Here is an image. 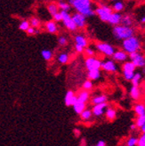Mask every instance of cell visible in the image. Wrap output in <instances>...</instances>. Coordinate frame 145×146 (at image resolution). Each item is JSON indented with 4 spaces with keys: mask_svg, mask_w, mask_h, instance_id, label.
<instances>
[{
    "mask_svg": "<svg viewBox=\"0 0 145 146\" xmlns=\"http://www.w3.org/2000/svg\"><path fill=\"white\" fill-rule=\"evenodd\" d=\"M113 35L115 38L119 40H123L125 38H130L134 35V31L130 26H125V25H115L113 29Z\"/></svg>",
    "mask_w": 145,
    "mask_h": 146,
    "instance_id": "1",
    "label": "cell"
},
{
    "mask_svg": "<svg viewBox=\"0 0 145 146\" xmlns=\"http://www.w3.org/2000/svg\"><path fill=\"white\" fill-rule=\"evenodd\" d=\"M122 47L126 53L131 52H138L141 49V42L140 40L134 36H130V38L123 39Z\"/></svg>",
    "mask_w": 145,
    "mask_h": 146,
    "instance_id": "2",
    "label": "cell"
},
{
    "mask_svg": "<svg viewBox=\"0 0 145 146\" xmlns=\"http://www.w3.org/2000/svg\"><path fill=\"white\" fill-rule=\"evenodd\" d=\"M69 1H70L69 4L73 6L77 13H82L83 15H85V17L93 16L95 14V11L91 8V5H85V4L80 2L79 0H69Z\"/></svg>",
    "mask_w": 145,
    "mask_h": 146,
    "instance_id": "3",
    "label": "cell"
},
{
    "mask_svg": "<svg viewBox=\"0 0 145 146\" xmlns=\"http://www.w3.org/2000/svg\"><path fill=\"white\" fill-rule=\"evenodd\" d=\"M112 12H113V10L110 6L101 5V6L96 8V10L95 11V13L96 15H98V17L100 18L101 21H104V23H108L109 17H110Z\"/></svg>",
    "mask_w": 145,
    "mask_h": 146,
    "instance_id": "4",
    "label": "cell"
},
{
    "mask_svg": "<svg viewBox=\"0 0 145 146\" xmlns=\"http://www.w3.org/2000/svg\"><path fill=\"white\" fill-rule=\"evenodd\" d=\"M60 13H61V15H62V21H63L64 26L66 27L69 31H75L77 30V26L73 23V21H72L71 16L70 15V13H68V11L61 10Z\"/></svg>",
    "mask_w": 145,
    "mask_h": 146,
    "instance_id": "5",
    "label": "cell"
},
{
    "mask_svg": "<svg viewBox=\"0 0 145 146\" xmlns=\"http://www.w3.org/2000/svg\"><path fill=\"white\" fill-rule=\"evenodd\" d=\"M96 48L99 52L103 53L106 56H112L115 52V49L110 44L103 43V42H98L96 43Z\"/></svg>",
    "mask_w": 145,
    "mask_h": 146,
    "instance_id": "6",
    "label": "cell"
},
{
    "mask_svg": "<svg viewBox=\"0 0 145 146\" xmlns=\"http://www.w3.org/2000/svg\"><path fill=\"white\" fill-rule=\"evenodd\" d=\"M73 23H75V25L77 26V28H80L83 29L85 26L86 23V17L85 15H83L82 13H75L71 17Z\"/></svg>",
    "mask_w": 145,
    "mask_h": 146,
    "instance_id": "7",
    "label": "cell"
},
{
    "mask_svg": "<svg viewBox=\"0 0 145 146\" xmlns=\"http://www.w3.org/2000/svg\"><path fill=\"white\" fill-rule=\"evenodd\" d=\"M101 62L100 60H98V59L93 58V57H88L85 62V67H86V69H87V70H100L101 69Z\"/></svg>",
    "mask_w": 145,
    "mask_h": 146,
    "instance_id": "8",
    "label": "cell"
},
{
    "mask_svg": "<svg viewBox=\"0 0 145 146\" xmlns=\"http://www.w3.org/2000/svg\"><path fill=\"white\" fill-rule=\"evenodd\" d=\"M101 68L103 70L109 71V72H115L117 70V66H116L115 62L111 60H108L106 62H101Z\"/></svg>",
    "mask_w": 145,
    "mask_h": 146,
    "instance_id": "9",
    "label": "cell"
},
{
    "mask_svg": "<svg viewBox=\"0 0 145 146\" xmlns=\"http://www.w3.org/2000/svg\"><path fill=\"white\" fill-rule=\"evenodd\" d=\"M121 14L119 13H117V12H112L111 14L109 17V20H108V23L110 24H112V25H118L120 23V20H121Z\"/></svg>",
    "mask_w": 145,
    "mask_h": 146,
    "instance_id": "10",
    "label": "cell"
},
{
    "mask_svg": "<svg viewBox=\"0 0 145 146\" xmlns=\"http://www.w3.org/2000/svg\"><path fill=\"white\" fill-rule=\"evenodd\" d=\"M131 62L134 64L135 67H144V65H145L144 56L142 54H140L139 52L134 58H133Z\"/></svg>",
    "mask_w": 145,
    "mask_h": 146,
    "instance_id": "11",
    "label": "cell"
},
{
    "mask_svg": "<svg viewBox=\"0 0 145 146\" xmlns=\"http://www.w3.org/2000/svg\"><path fill=\"white\" fill-rule=\"evenodd\" d=\"M112 57L115 61L124 62L128 58V54L125 51H117V52H114V54H112Z\"/></svg>",
    "mask_w": 145,
    "mask_h": 146,
    "instance_id": "12",
    "label": "cell"
},
{
    "mask_svg": "<svg viewBox=\"0 0 145 146\" xmlns=\"http://www.w3.org/2000/svg\"><path fill=\"white\" fill-rule=\"evenodd\" d=\"M141 91L139 89V86H132L131 89H130V96L131 97L135 100V101H138L141 97Z\"/></svg>",
    "mask_w": 145,
    "mask_h": 146,
    "instance_id": "13",
    "label": "cell"
},
{
    "mask_svg": "<svg viewBox=\"0 0 145 146\" xmlns=\"http://www.w3.org/2000/svg\"><path fill=\"white\" fill-rule=\"evenodd\" d=\"M46 31L49 32V33H52V34H54L57 32L58 29H57V25L55 23V21H49L46 23Z\"/></svg>",
    "mask_w": 145,
    "mask_h": 146,
    "instance_id": "14",
    "label": "cell"
},
{
    "mask_svg": "<svg viewBox=\"0 0 145 146\" xmlns=\"http://www.w3.org/2000/svg\"><path fill=\"white\" fill-rule=\"evenodd\" d=\"M72 106H73V109L77 114H80L85 109V103H81V102L77 101Z\"/></svg>",
    "mask_w": 145,
    "mask_h": 146,
    "instance_id": "15",
    "label": "cell"
},
{
    "mask_svg": "<svg viewBox=\"0 0 145 146\" xmlns=\"http://www.w3.org/2000/svg\"><path fill=\"white\" fill-rule=\"evenodd\" d=\"M101 77V72L100 70H88L87 78L90 80H96Z\"/></svg>",
    "mask_w": 145,
    "mask_h": 146,
    "instance_id": "16",
    "label": "cell"
},
{
    "mask_svg": "<svg viewBox=\"0 0 145 146\" xmlns=\"http://www.w3.org/2000/svg\"><path fill=\"white\" fill-rule=\"evenodd\" d=\"M89 99V93L84 90L82 92H80V94H78V96H77V101L78 102H81V103H86Z\"/></svg>",
    "mask_w": 145,
    "mask_h": 146,
    "instance_id": "17",
    "label": "cell"
},
{
    "mask_svg": "<svg viewBox=\"0 0 145 146\" xmlns=\"http://www.w3.org/2000/svg\"><path fill=\"white\" fill-rule=\"evenodd\" d=\"M106 114V118L107 119H109L110 121H112L116 119V117H117V111H116V110L112 109V108H109L107 109V111L105 112Z\"/></svg>",
    "mask_w": 145,
    "mask_h": 146,
    "instance_id": "18",
    "label": "cell"
},
{
    "mask_svg": "<svg viewBox=\"0 0 145 146\" xmlns=\"http://www.w3.org/2000/svg\"><path fill=\"white\" fill-rule=\"evenodd\" d=\"M75 42L77 45L81 46L82 47H86L87 46V40H86L82 35H77L75 38Z\"/></svg>",
    "mask_w": 145,
    "mask_h": 146,
    "instance_id": "19",
    "label": "cell"
},
{
    "mask_svg": "<svg viewBox=\"0 0 145 146\" xmlns=\"http://www.w3.org/2000/svg\"><path fill=\"white\" fill-rule=\"evenodd\" d=\"M75 96L74 93L72 92V91H68L67 94H66V96H65L64 97V103H65V105L70 107L71 106V101H72V98H73V96Z\"/></svg>",
    "mask_w": 145,
    "mask_h": 146,
    "instance_id": "20",
    "label": "cell"
},
{
    "mask_svg": "<svg viewBox=\"0 0 145 146\" xmlns=\"http://www.w3.org/2000/svg\"><path fill=\"white\" fill-rule=\"evenodd\" d=\"M141 80H142V74L141 73H134L132 79H131V81H132V84L134 86H139Z\"/></svg>",
    "mask_w": 145,
    "mask_h": 146,
    "instance_id": "21",
    "label": "cell"
},
{
    "mask_svg": "<svg viewBox=\"0 0 145 146\" xmlns=\"http://www.w3.org/2000/svg\"><path fill=\"white\" fill-rule=\"evenodd\" d=\"M79 115H80L81 119L83 120H88V119H91V117L93 116L92 111H90V110H88V109H85L84 111L80 114H79Z\"/></svg>",
    "mask_w": 145,
    "mask_h": 146,
    "instance_id": "22",
    "label": "cell"
},
{
    "mask_svg": "<svg viewBox=\"0 0 145 146\" xmlns=\"http://www.w3.org/2000/svg\"><path fill=\"white\" fill-rule=\"evenodd\" d=\"M134 111L137 115H143V114H145V107L143 104H138L134 105Z\"/></svg>",
    "mask_w": 145,
    "mask_h": 146,
    "instance_id": "23",
    "label": "cell"
},
{
    "mask_svg": "<svg viewBox=\"0 0 145 146\" xmlns=\"http://www.w3.org/2000/svg\"><path fill=\"white\" fill-rule=\"evenodd\" d=\"M107 96L103 94V96H95L92 99V103L93 104H101V103H105L107 102Z\"/></svg>",
    "mask_w": 145,
    "mask_h": 146,
    "instance_id": "24",
    "label": "cell"
},
{
    "mask_svg": "<svg viewBox=\"0 0 145 146\" xmlns=\"http://www.w3.org/2000/svg\"><path fill=\"white\" fill-rule=\"evenodd\" d=\"M135 68L136 67L132 62H126L123 65V71H134Z\"/></svg>",
    "mask_w": 145,
    "mask_h": 146,
    "instance_id": "25",
    "label": "cell"
},
{
    "mask_svg": "<svg viewBox=\"0 0 145 146\" xmlns=\"http://www.w3.org/2000/svg\"><path fill=\"white\" fill-rule=\"evenodd\" d=\"M47 9H48V12H49V13L51 14V15H54V14H55L56 13L59 12V7H58V5L56 4H54V3L50 4L47 6Z\"/></svg>",
    "mask_w": 145,
    "mask_h": 146,
    "instance_id": "26",
    "label": "cell"
},
{
    "mask_svg": "<svg viewBox=\"0 0 145 146\" xmlns=\"http://www.w3.org/2000/svg\"><path fill=\"white\" fill-rule=\"evenodd\" d=\"M120 23H122V25H125V26H131L132 25V19L129 15L121 16Z\"/></svg>",
    "mask_w": 145,
    "mask_h": 146,
    "instance_id": "27",
    "label": "cell"
},
{
    "mask_svg": "<svg viewBox=\"0 0 145 146\" xmlns=\"http://www.w3.org/2000/svg\"><path fill=\"white\" fill-rule=\"evenodd\" d=\"M41 54H42V57L44 58V60H46V61H50L53 57V53L51 52L50 50H46V49L42 50Z\"/></svg>",
    "mask_w": 145,
    "mask_h": 146,
    "instance_id": "28",
    "label": "cell"
},
{
    "mask_svg": "<svg viewBox=\"0 0 145 146\" xmlns=\"http://www.w3.org/2000/svg\"><path fill=\"white\" fill-rule=\"evenodd\" d=\"M123 9H124V4H123L122 2H119V1L116 2L112 6V10L114 12H117V13L121 12Z\"/></svg>",
    "mask_w": 145,
    "mask_h": 146,
    "instance_id": "29",
    "label": "cell"
},
{
    "mask_svg": "<svg viewBox=\"0 0 145 146\" xmlns=\"http://www.w3.org/2000/svg\"><path fill=\"white\" fill-rule=\"evenodd\" d=\"M143 124H145V114L143 115H138V118L136 119L135 125L137 127H141Z\"/></svg>",
    "mask_w": 145,
    "mask_h": 146,
    "instance_id": "30",
    "label": "cell"
},
{
    "mask_svg": "<svg viewBox=\"0 0 145 146\" xmlns=\"http://www.w3.org/2000/svg\"><path fill=\"white\" fill-rule=\"evenodd\" d=\"M57 5H58V7H59V9H61V10L69 11L70 9V5L68 3H65L63 1H59V3H58Z\"/></svg>",
    "mask_w": 145,
    "mask_h": 146,
    "instance_id": "31",
    "label": "cell"
},
{
    "mask_svg": "<svg viewBox=\"0 0 145 146\" xmlns=\"http://www.w3.org/2000/svg\"><path fill=\"white\" fill-rule=\"evenodd\" d=\"M58 61H59L62 64H65V63H67L68 61H69V55L67 54H61L59 55V57H58Z\"/></svg>",
    "mask_w": 145,
    "mask_h": 146,
    "instance_id": "32",
    "label": "cell"
},
{
    "mask_svg": "<svg viewBox=\"0 0 145 146\" xmlns=\"http://www.w3.org/2000/svg\"><path fill=\"white\" fill-rule=\"evenodd\" d=\"M30 25L34 27L35 29H38L39 26H40V21L38 19V18H36V17H33L30 19Z\"/></svg>",
    "mask_w": 145,
    "mask_h": 146,
    "instance_id": "33",
    "label": "cell"
},
{
    "mask_svg": "<svg viewBox=\"0 0 145 146\" xmlns=\"http://www.w3.org/2000/svg\"><path fill=\"white\" fill-rule=\"evenodd\" d=\"M30 21H21L20 26H19V29L21 31H27V29L30 27Z\"/></svg>",
    "mask_w": 145,
    "mask_h": 146,
    "instance_id": "34",
    "label": "cell"
},
{
    "mask_svg": "<svg viewBox=\"0 0 145 146\" xmlns=\"http://www.w3.org/2000/svg\"><path fill=\"white\" fill-rule=\"evenodd\" d=\"M83 88L84 90H86V91H88V90H91L93 88V83H92V80H85V81L84 82L83 84Z\"/></svg>",
    "mask_w": 145,
    "mask_h": 146,
    "instance_id": "35",
    "label": "cell"
},
{
    "mask_svg": "<svg viewBox=\"0 0 145 146\" xmlns=\"http://www.w3.org/2000/svg\"><path fill=\"white\" fill-rule=\"evenodd\" d=\"M134 74V71H123V75H124V78L126 80H131Z\"/></svg>",
    "mask_w": 145,
    "mask_h": 146,
    "instance_id": "36",
    "label": "cell"
},
{
    "mask_svg": "<svg viewBox=\"0 0 145 146\" xmlns=\"http://www.w3.org/2000/svg\"><path fill=\"white\" fill-rule=\"evenodd\" d=\"M137 138H135V137H131V138H129V139L127 140V142H126V145L127 146H134V145H136L137 144Z\"/></svg>",
    "mask_w": 145,
    "mask_h": 146,
    "instance_id": "37",
    "label": "cell"
},
{
    "mask_svg": "<svg viewBox=\"0 0 145 146\" xmlns=\"http://www.w3.org/2000/svg\"><path fill=\"white\" fill-rule=\"evenodd\" d=\"M138 146H145V135L142 133V135L140 136V138L137 140V144Z\"/></svg>",
    "mask_w": 145,
    "mask_h": 146,
    "instance_id": "38",
    "label": "cell"
},
{
    "mask_svg": "<svg viewBox=\"0 0 145 146\" xmlns=\"http://www.w3.org/2000/svg\"><path fill=\"white\" fill-rule=\"evenodd\" d=\"M85 54L87 55L88 57H93V56H95V51H93L92 48L90 47H85Z\"/></svg>",
    "mask_w": 145,
    "mask_h": 146,
    "instance_id": "39",
    "label": "cell"
},
{
    "mask_svg": "<svg viewBox=\"0 0 145 146\" xmlns=\"http://www.w3.org/2000/svg\"><path fill=\"white\" fill-rule=\"evenodd\" d=\"M67 38H64V36H60L59 39H58V43H59V45L62 46H65L67 45Z\"/></svg>",
    "mask_w": 145,
    "mask_h": 146,
    "instance_id": "40",
    "label": "cell"
},
{
    "mask_svg": "<svg viewBox=\"0 0 145 146\" xmlns=\"http://www.w3.org/2000/svg\"><path fill=\"white\" fill-rule=\"evenodd\" d=\"M53 17H54V20L55 23H59V21H62V15H61L60 12H58L55 14H54Z\"/></svg>",
    "mask_w": 145,
    "mask_h": 146,
    "instance_id": "41",
    "label": "cell"
},
{
    "mask_svg": "<svg viewBox=\"0 0 145 146\" xmlns=\"http://www.w3.org/2000/svg\"><path fill=\"white\" fill-rule=\"evenodd\" d=\"M34 31H35V28L32 27V26H30L26 31L28 35H34Z\"/></svg>",
    "mask_w": 145,
    "mask_h": 146,
    "instance_id": "42",
    "label": "cell"
},
{
    "mask_svg": "<svg viewBox=\"0 0 145 146\" xmlns=\"http://www.w3.org/2000/svg\"><path fill=\"white\" fill-rule=\"evenodd\" d=\"M75 49H76V51H77V53H82L83 51H84V47H82L81 46L77 45V44H76V45H75Z\"/></svg>",
    "mask_w": 145,
    "mask_h": 146,
    "instance_id": "43",
    "label": "cell"
},
{
    "mask_svg": "<svg viewBox=\"0 0 145 146\" xmlns=\"http://www.w3.org/2000/svg\"><path fill=\"white\" fill-rule=\"evenodd\" d=\"M80 2L85 4V5H91V0H79Z\"/></svg>",
    "mask_w": 145,
    "mask_h": 146,
    "instance_id": "44",
    "label": "cell"
},
{
    "mask_svg": "<svg viewBox=\"0 0 145 146\" xmlns=\"http://www.w3.org/2000/svg\"><path fill=\"white\" fill-rule=\"evenodd\" d=\"M97 146H105L106 145V143L104 141H99L97 143H96Z\"/></svg>",
    "mask_w": 145,
    "mask_h": 146,
    "instance_id": "45",
    "label": "cell"
},
{
    "mask_svg": "<svg viewBox=\"0 0 145 146\" xmlns=\"http://www.w3.org/2000/svg\"><path fill=\"white\" fill-rule=\"evenodd\" d=\"M76 102H77V96H73V98H72V101H71V106L73 105V104L76 103Z\"/></svg>",
    "mask_w": 145,
    "mask_h": 146,
    "instance_id": "46",
    "label": "cell"
},
{
    "mask_svg": "<svg viewBox=\"0 0 145 146\" xmlns=\"http://www.w3.org/2000/svg\"><path fill=\"white\" fill-rule=\"evenodd\" d=\"M130 129H131V130H135L136 129V125H135V124H132V125L130 126Z\"/></svg>",
    "mask_w": 145,
    "mask_h": 146,
    "instance_id": "47",
    "label": "cell"
},
{
    "mask_svg": "<svg viewBox=\"0 0 145 146\" xmlns=\"http://www.w3.org/2000/svg\"><path fill=\"white\" fill-rule=\"evenodd\" d=\"M140 128H141L142 133H144V132H145V124H143V125H142Z\"/></svg>",
    "mask_w": 145,
    "mask_h": 146,
    "instance_id": "48",
    "label": "cell"
},
{
    "mask_svg": "<svg viewBox=\"0 0 145 146\" xmlns=\"http://www.w3.org/2000/svg\"><path fill=\"white\" fill-rule=\"evenodd\" d=\"M37 34H39V30H38V29H37V30H36V29H35L34 35H37Z\"/></svg>",
    "mask_w": 145,
    "mask_h": 146,
    "instance_id": "49",
    "label": "cell"
},
{
    "mask_svg": "<svg viewBox=\"0 0 145 146\" xmlns=\"http://www.w3.org/2000/svg\"><path fill=\"white\" fill-rule=\"evenodd\" d=\"M141 23H145V17H144V16L141 19Z\"/></svg>",
    "mask_w": 145,
    "mask_h": 146,
    "instance_id": "50",
    "label": "cell"
},
{
    "mask_svg": "<svg viewBox=\"0 0 145 146\" xmlns=\"http://www.w3.org/2000/svg\"><path fill=\"white\" fill-rule=\"evenodd\" d=\"M111 1H117V0H111Z\"/></svg>",
    "mask_w": 145,
    "mask_h": 146,
    "instance_id": "51",
    "label": "cell"
},
{
    "mask_svg": "<svg viewBox=\"0 0 145 146\" xmlns=\"http://www.w3.org/2000/svg\"><path fill=\"white\" fill-rule=\"evenodd\" d=\"M58 1H63V0H58Z\"/></svg>",
    "mask_w": 145,
    "mask_h": 146,
    "instance_id": "52",
    "label": "cell"
}]
</instances>
